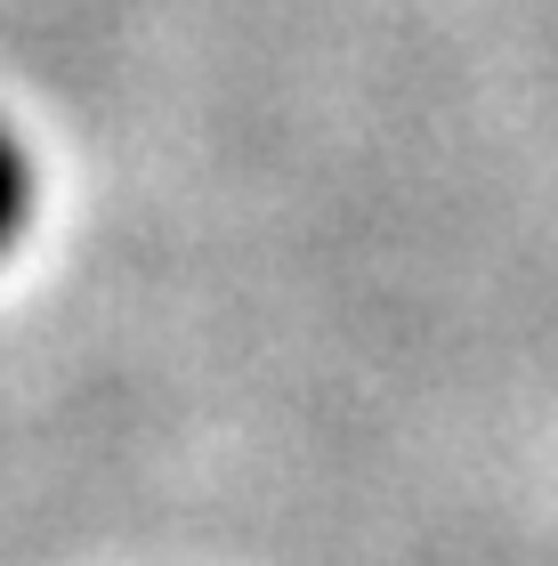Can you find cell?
<instances>
[{
  "mask_svg": "<svg viewBox=\"0 0 558 566\" xmlns=\"http://www.w3.org/2000/svg\"><path fill=\"white\" fill-rule=\"evenodd\" d=\"M24 219H33V154H24V138L9 122H0V251L24 235Z\"/></svg>",
  "mask_w": 558,
  "mask_h": 566,
  "instance_id": "6da1fadb",
  "label": "cell"
}]
</instances>
